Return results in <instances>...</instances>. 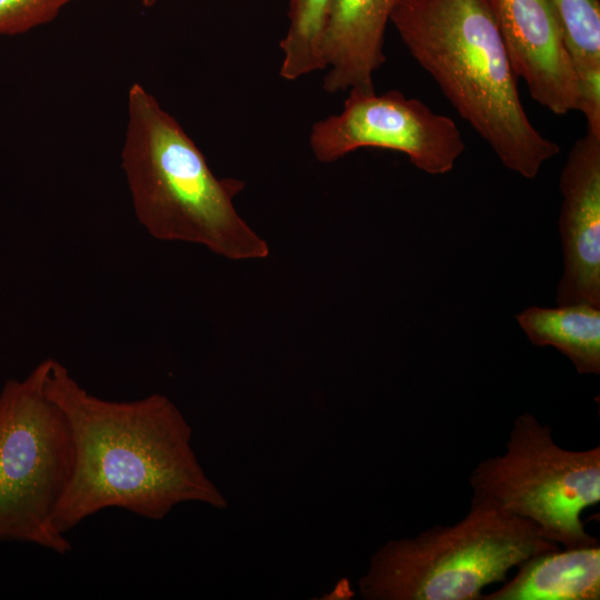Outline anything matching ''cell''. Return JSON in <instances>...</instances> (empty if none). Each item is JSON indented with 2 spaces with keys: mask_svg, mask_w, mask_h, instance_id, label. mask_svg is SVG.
Masks as SVG:
<instances>
[{
  "mask_svg": "<svg viewBox=\"0 0 600 600\" xmlns=\"http://www.w3.org/2000/svg\"><path fill=\"white\" fill-rule=\"evenodd\" d=\"M157 0H142L144 7H151Z\"/></svg>",
  "mask_w": 600,
  "mask_h": 600,
  "instance_id": "2e32d148",
  "label": "cell"
},
{
  "mask_svg": "<svg viewBox=\"0 0 600 600\" xmlns=\"http://www.w3.org/2000/svg\"><path fill=\"white\" fill-rule=\"evenodd\" d=\"M121 168L139 223L157 240L200 244L233 261L269 256L233 200L246 183L218 178L174 117L139 83L128 92Z\"/></svg>",
  "mask_w": 600,
  "mask_h": 600,
  "instance_id": "3957f363",
  "label": "cell"
},
{
  "mask_svg": "<svg viewBox=\"0 0 600 600\" xmlns=\"http://www.w3.org/2000/svg\"><path fill=\"white\" fill-rule=\"evenodd\" d=\"M559 189L563 273L557 303L582 302L600 308V137L586 131L576 140Z\"/></svg>",
  "mask_w": 600,
  "mask_h": 600,
  "instance_id": "ba28073f",
  "label": "cell"
},
{
  "mask_svg": "<svg viewBox=\"0 0 600 600\" xmlns=\"http://www.w3.org/2000/svg\"><path fill=\"white\" fill-rule=\"evenodd\" d=\"M309 144L324 163L363 148L400 152L432 176L450 172L466 148L454 120L423 101L399 90L362 89H350L340 112L313 123Z\"/></svg>",
  "mask_w": 600,
  "mask_h": 600,
  "instance_id": "52a82bcc",
  "label": "cell"
},
{
  "mask_svg": "<svg viewBox=\"0 0 600 600\" xmlns=\"http://www.w3.org/2000/svg\"><path fill=\"white\" fill-rule=\"evenodd\" d=\"M398 0H332L322 51L328 93L374 90L373 77L386 61L384 33Z\"/></svg>",
  "mask_w": 600,
  "mask_h": 600,
  "instance_id": "30bf717a",
  "label": "cell"
},
{
  "mask_svg": "<svg viewBox=\"0 0 600 600\" xmlns=\"http://www.w3.org/2000/svg\"><path fill=\"white\" fill-rule=\"evenodd\" d=\"M516 76L557 116L579 111L581 92L561 28L547 0H493Z\"/></svg>",
  "mask_w": 600,
  "mask_h": 600,
  "instance_id": "9c48e42d",
  "label": "cell"
},
{
  "mask_svg": "<svg viewBox=\"0 0 600 600\" xmlns=\"http://www.w3.org/2000/svg\"><path fill=\"white\" fill-rule=\"evenodd\" d=\"M579 79L587 131L600 137V1L547 0Z\"/></svg>",
  "mask_w": 600,
  "mask_h": 600,
  "instance_id": "4fadbf2b",
  "label": "cell"
},
{
  "mask_svg": "<svg viewBox=\"0 0 600 600\" xmlns=\"http://www.w3.org/2000/svg\"><path fill=\"white\" fill-rule=\"evenodd\" d=\"M557 548L530 522L473 494L457 523L381 546L358 581L359 592L366 600H480L512 568Z\"/></svg>",
  "mask_w": 600,
  "mask_h": 600,
  "instance_id": "277c9868",
  "label": "cell"
},
{
  "mask_svg": "<svg viewBox=\"0 0 600 600\" xmlns=\"http://www.w3.org/2000/svg\"><path fill=\"white\" fill-rule=\"evenodd\" d=\"M49 358L0 392V540L71 551L53 514L73 468V440L47 392Z\"/></svg>",
  "mask_w": 600,
  "mask_h": 600,
  "instance_id": "5b68a950",
  "label": "cell"
},
{
  "mask_svg": "<svg viewBox=\"0 0 600 600\" xmlns=\"http://www.w3.org/2000/svg\"><path fill=\"white\" fill-rule=\"evenodd\" d=\"M332 0H290L289 26L280 49V76L289 81L326 69L322 43Z\"/></svg>",
  "mask_w": 600,
  "mask_h": 600,
  "instance_id": "5bb4252c",
  "label": "cell"
},
{
  "mask_svg": "<svg viewBox=\"0 0 600 600\" xmlns=\"http://www.w3.org/2000/svg\"><path fill=\"white\" fill-rule=\"evenodd\" d=\"M77 0H0V36H14L52 21Z\"/></svg>",
  "mask_w": 600,
  "mask_h": 600,
  "instance_id": "9a60e30c",
  "label": "cell"
},
{
  "mask_svg": "<svg viewBox=\"0 0 600 600\" xmlns=\"http://www.w3.org/2000/svg\"><path fill=\"white\" fill-rule=\"evenodd\" d=\"M47 392L66 416L73 440L71 477L53 514L62 534L109 508L161 520L184 502L228 507L197 459L191 426L167 396L102 399L52 358Z\"/></svg>",
  "mask_w": 600,
  "mask_h": 600,
  "instance_id": "6da1fadb",
  "label": "cell"
},
{
  "mask_svg": "<svg viewBox=\"0 0 600 600\" xmlns=\"http://www.w3.org/2000/svg\"><path fill=\"white\" fill-rule=\"evenodd\" d=\"M473 494L533 524L563 548L598 544L581 520L600 501V447H560L533 414L518 416L506 451L480 461L469 477Z\"/></svg>",
  "mask_w": 600,
  "mask_h": 600,
  "instance_id": "8992f818",
  "label": "cell"
},
{
  "mask_svg": "<svg viewBox=\"0 0 600 600\" xmlns=\"http://www.w3.org/2000/svg\"><path fill=\"white\" fill-rule=\"evenodd\" d=\"M390 22L417 63L501 163L534 179L559 144L520 99L493 0H398Z\"/></svg>",
  "mask_w": 600,
  "mask_h": 600,
  "instance_id": "7a4b0ae2",
  "label": "cell"
},
{
  "mask_svg": "<svg viewBox=\"0 0 600 600\" xmlns=\"http://www.w3.org/2000/svg\"><path fill=\"white\" fill-rule=\"evenodd\" d=\"M517 568L512 579L480 600L600 599V543L542 551Z\"/></svg>",
  "mask_w": 600,
  "mask_h": 600,
  "instance_id": "8fae6325",
  "label": "cell"
},
{
  "mask_svg": "<svg viewBox=\"0 0 600 600\" xmlns=\"http://www.w3.org/2000/svg\"><path fill=\"white\" fill-rule=\"evenodd\" d=\"M516 320L533 346L556 348L580 374L600 373V308L582 302L531 306Z\"/></svg>",
  "mask_w": 600,
  "mask_h": 600,
  "instance_id": "7c38bea8",
  "label": "cell"
}]
</instances>
